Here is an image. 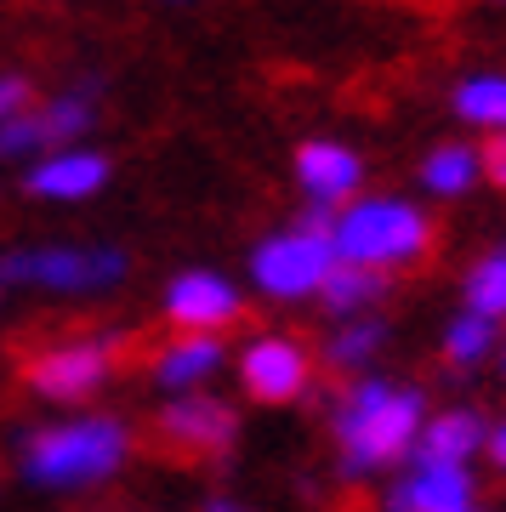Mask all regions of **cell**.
<instances>
[{
    "instance_id": "obj_1",
    "label": "cell",
    "mask_w": 506,
    "mask_h": 512,
    "mask_svg": "<svg viewBox=\"0 0 506 512\" xmlns=\"http://www.w3.org/2000/svg\"><path fill=\"white\" fill-rule=\"evenodd\" d=\"M438 239H444V228L398 194H359L353 205L336 211V228H330L336 256L376 268V274H404V268L433 262Z\"/></svg>"
},
{
    "instance_id": "obj_2",
    "label": "cell",
    "mask_w": 506,
    "mask_h": 512,
    "mask_svg": "<svg viewBox=\"0 0 506 512\" xmlns=\"http://www.w3.org/2000/svg\"><path fill=\"white\" fill-rule=\"evenodd\" d=\"M126 439H131L137 456L160 461V467H177V473H217L239 444V416L222 399L194 393V399L160 404L154 416H143L131 427Z\"/></svg>"
},
{
    "instance_id": "obj_3",
    "label": "cell",
    "mask_w": 506,
    "mask_h": 512,
    "mask_svg": "<svg viewBox=\"0 0 506 512\" xmlns=\"http://www.w3.org/2000/svg\"><path fill=\"white\" fill-rule=\"evenodd\" d=\"M421 433V393L416 387H381V382H359L342 387L336 404V439H342V467L347 473H370L387 461L410 456Z\"/></svg>"
},
{
    "instance_id": "obj_4",
    "label": "cell",
    "mask_w": 506,
    "mask_h": 512,
    "mask_svg": "<svg viewBox=\"0 0 506 512\" xmlns=\"http://www.w3.org/2000/svg\"><path fill=\"white\" fill-rule=\"evenodd\" d=\"M131 439L126 427L109 416H91V421H74V427H46V433H29L23 439V467L35 484H97L109 478L120 461H126Z\"/></svg>"
},
{
    "instance_id": "obj_5",
    "label": "cell",
    "mask_w": 506,
    "mask_h": 512,
    "mask_svg": "<svg viewBox=\"0 0 506 512\" xmlns=\"http://www.w3.org/2000/svg\"><path fill=\"white\" fill-rule=\"evenodd\" d=\"M12 359H18V382L57 404L91 399L103 382H114L109 336H91V330H74L63 342H40V348H12Z\"/></svg>"
},
{
    "instance_id": "obj_6",
    "label": "cell",
    "mask_w": 506,
    "mask_h": 512,
    "mask_svg": "<svg viewBox=\"0 0 506 512\" xmlns=\"http://www.w3.org/2000/svg\"><path fill=\"white\" fill-rule=\"evenodd\" d=\"M131 256L120 245H40V251L0 256V285H35V291H109L126 279Z\"/></svg>"
},
{
    "instance_id": "obj_7",
    "label": "cell",
    "mask_w": 506,
    "mask_h": 512,
    "mask_svg": "<svg viewBox=\"0 0 506 512\" xmlns=\"http://www.w3.org/2000/svg\"><path fill=\"white\" fill-rule=\"evenodd\" d=\"M336 268V245L325 234H308V228H285L256 245L251 256V274L256 285L279 302H296V296H319L325 274Z\"/></svg>"
},
{
    "instance_id": "obj_8",
    "label": "cell",
    "mask_w": 506,
    "mask_h": 512,
    "mask_svg": "<svg viewBox=\"0 0 506 512\" xmlns=\"http://www.w3.org/2000/svg\"><path fill=\"white\" fill-rule=\"evenodd\" d=\"M165 319L171 330H188V336H222L228 325H245L251 308H245V296L217 274H182L171 279V291H165Z\"/></svg>"
},
{
    "instance_id": "obj_9",
    "label": "cell",
    "mask_w": 506,
    "mask_h": 512,
    "mask_svg": "<svg viewBox=\"0 0 506 512\" xmlns=\"http://www.w3.org/2000/svg\"><path fill=\"white\" fill-rule=\"evenodd\" d=\"M239 382L256 404H290L302 399L313 382V359L302 353L296 336H256L239 359Z\"/></svg>"
},
{
    "instance_id": "obj_10",
    "label": "cell",
    "mask_w": 506,
    "mask_h": 512,
    "mask_svg": "<svg viewBox=\"0 0 506 512\" xmlns=\"http://www.w3.org/2000/svg\"><path fill=\"white\" fill-rule=\"evenodd\" d=\"M296 183L308 194V205H325V211H342V205L359 200L364 188V160L336 137H308L296 148Z\"/></svg>"
},
{
    "instance_id": "obj_11",
    "label": "cell",
    "mask_w": 506,
    "mask_h": 512,
    "mask_svg": "<svg viewBox=\"0 0 506 512\" xmlns=\"http://www.w3.org/2000/svg\"><path fill=\"white\" fill-rule=\"evenodd\" d=\"M109 154L97 148H57V154H40L23 177V194L35 200H91L109 188Z\"/></svg>"
},
{
    "instance_id": "obj_12",
    "label": "cell",
    "mask_w": 506,
    "mask_h": 512,
    "mask_svg": "<svg viewBox=\"0 0 506 512\" xmlns=\"http://www.w3.org/2000/svg\"><path fill=\"white\" fill-rule=\"evenodd\" d=\"M97 92H103V80H74V86H63L57 97L35 103L40 137H46V154L80 143V137L97 126Z\"/></svg>"
},
{
    "instance_id": "obj_13",
    "label": "cell",
    "mask_w": 506,
    "mask_h": 512,
    "mask_svg": "<svg viewBox=\"0 0 506 512\" xmlns=\"http://www.w3.org/2000/svg\"><path fill=\"white\" fill-rule=\"evenodd\" d=\"M393 512H472V484L461 467H421L393 490Z\"/></svg>"
},
{
    "instance_id": "obj_14",
    "label": "cell",
    "mask_w": 506,
    "mask_h": 512,
    "mask_svg": "<svg viewBox=\"0 0 506 512\" xmlns=\"http://www.w3.org/2000/svg\"><path fill=\"white\" fill-rule=\"evenodd\" d=\"M478 444H484V421L472 416V410H450L427 433H416V461L421 467H461Z\"/></svg>"
},
{
    "instance_id": "obj_15",
    "label": "cell",
    "mask_w": 506,
    "mask_h": 512,
    "mask_svg": "<svg viewBox=\"0 0 506 512\" xmlns=\"http://www.w3.org/2000/svg\"><path fill=\"white\" fill-rule=\"evenodd\" d=\"M416 177L427 194H438V200H461L484 171H478V148L472 143H438L427 148V160L416 165Z\"/></svg>"
},
{
    "instance_id": "obj_16",
    "label": "cell",
    "mask_w": 506,
    "mask_h": 512,
    "mask_svg": "<svg viewBox=\"0 0 506 512\" xmlns=\"http://www.w3.org/2000/svg\"><path fill=\"white\" fill-rule=\"evenodd\" d=\"M387 291H393V274H376V268H359V262L336 256V268L319 285V302H325V313H359L370 302H381Z\"/></svg>"
},
{
    "instance_id": "obj_17",
    "label": "cell",
    "mask_w": 506,
    "mask_h": 512,
    "mask_svg": "<svg viewBox=\"0 0 506 512\" xmlns=\"http://www.w3.org/2000/svg\"><path fill=\"white\" fill-rule=\"evenodd\" d=\"M450 109L478 131H506V74H467V80H455L450 86Z\"/></svg>"
},
{
    "instance_id": "obj_18",
    "label": "cell",
    "mask_w": 506,
    "mask_h": 512,
    "mask_svg": "<svg viewBox=\"0 0 506 512\" xmlns=\"http://www.w3.org/2000/svg\"><path fill=\"white\" fill-rule=\"evenodd\" d=\"M222 365V336H188V330H171L165 336V353L154 376L165 387H182V382H199V376H211Z\"/></svg>"
},
{
    "instance_id": "obj_19",
    "label": "cell",
    "mask_w": 506,
    "mask_h": 512,
    "mask_svg": "<svg viewBox=\"0 0 506 512\" xmlns=\"http://www.w3.org/2000/svg\"><path fill=\"white\" fill-rule=\"evenodd\" d=\"M461 296H467V313L501 325L506 319V245H495V251H484L472 262L467 279H461Z\"/></svg>"
},
{
    "instance_id": "obj_20",
    "label": "cell",
    "mask_w": 506,
    "mask_h": 512,
    "mask_svg": "<svg viewBox=\"0 0 506 512\" xmlns=\"http://www.w3.org/2000/svg\"><path fill=\"white\" fill-rule=\"evenodd\" d=\"M381 336H387V325L381 319H359V325H342L336 336H325V370H359L370 353L381 348Z\"/></svg>"
},
{
    "instance_id": "obj_21",
    "label": "cell",
    "mask_w": 506,
    "mask_h": 512,
    "mask_svg": "<svg viewBox=\"0 0 506 512\" xmlns=\"http://www.w3.org/2000/svg\"><path fill=\"white\" fill-rule=\"evenodd\" d=\"M495 348V325L478 319V313H461L450 330H444V365H472Z\"/></svg>"
},
{
    "instance_id": "obj_22",
    "label": "cell",
    "mask_w": 506,
    "mask_h": 512,
    "mask_svg": "<svg viewBox=\"0 0 506 512\" xmlns=\"http://www.w3.org/2000/svg\"><path fill=\"white\" fill-rule=\"evenodd\" d=\"M40 154H46V137H40L35 109L0 126V160H40Z\"/></svg>"
},
{
    "instance_id": "obj_23",
    "label": "cell",
    "mask_w": 506,
    "mask_h": 512,
    "mask_svg": "<svg viewBox=\"0 0 506 512\" xmlns=\"http://www.w3.org/2000/svg\"><path fill=\"white\" fill-rule=\"evenodd\" d=\"M35 109V80L23 69H0V126Z\"/></svg>"
},
{
    "instance_id": "obj_24",
    "label": "cell",
    "mask_w": 506,
    "mask_h": 512,
    "mask_svg": "<svg viewBox=\"0 0 506 512\" xmlns=\"http://www.w3.org/2000/svg\"><path fill=\"white\" fill-rule=\"evenodd\" d=\"M478 171H484L495 188H506V131H495V137L478 148Z\"/></svg>"
},
{
    "instance_id": "obj_25",
    "label": "cell",
    "mask_w": 506,
    "mask_h": 512,
    "mask_svg": "<svg viewBox=\"0 0 506 512\" xmlns=\"http://www.w3.org/2000/svg\"><path fill=\"white\" fill-rule=\"evenodd\" d=\"M484 444H489V461H495V467L506 473V421L495 427V439H484Z\"/></svg>"
},
{
    "instance_id": "obj_26",
    "label": "cell",
    "mask_w": 506,
    "mask_h": 512,
    "mask_svg": "<svg viewBox=\"0 0 506 512\" xmlns=\"http://www.w3.org/2000/svg\"><path fill=\"white\" fill-rule=\"evenodd\" d=\"M205 512H245L239 501H205Z\"/></svg>"
},
{
    "instance_id": "obj_27",
    "label": "cell",
    "mask_w": 506,
    "mask_h": 512,
    "mask_svg": "<svg viewBox=\"0 0 506 512\" xmlns=\"http://www.w3.org/2000/svg\"><path fill=\"white\" fill-rule=\"evenodd\" d=\"M171 6H194V0H171Z\"/></svg>"
},
{
    "instance_id": "obj_28",
    "label": "cell",
    "mask_w": 506,
    "mask_h": 512,
    "mask_svg": "<svg viewBox=\"0 0 506 512\" xmlns=\"http://www.w3.org/2000/svg\"><path fill=\"white\" fill-rule=\"evenodd\" d=\"M501 6H506V0H501Z\"/></svg>"
}]
</instances>
